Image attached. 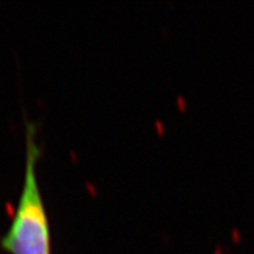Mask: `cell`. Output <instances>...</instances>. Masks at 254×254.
Instances as JSON below:
<instances>
[{
  "mask_svg": "<svg viewBox=\"0 0 254 254\" xmlns=\"http://www.w3.org/2000/svg\"><path fill=\"white\" fill-rule=\"evenodd\" d=\"M40 147L36 125L26 122V159L24 184L17 211L0 247L9 254H52V234L45 204L37 179Z\"/></svg>",
  "mask_w": 254,
  "mask_h": 254,
  "instance_id": "cell-1",
  "label": "cell"
},
{
  "mask_svg": "<svg viewBox=\"0 0 254 254\" xmlns=\"http://www.w3.org/2000/svg\"><path fill=\"white\" fill-rule=\"evenodd\" d=\"M178 101H179V104H180V106H182V109H184V107H185V101H184L183 98L182 97L178 98Z\"/></svg>",
  "mask_w": 254,
  "mask_h": 254,
  "instance_id": "cell-2",
  "label": "cell"
}]
</instances>
